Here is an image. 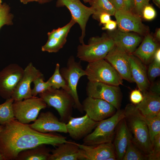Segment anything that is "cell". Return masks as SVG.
<instances>
[{
	"label": "cell",
	"mask_w": 160,
	"mask_h": 160,
	"mask_svg": "<svg viewBox=\"0 0 160 160\" xmlns=\"http://www.w3.org/2000/svg\"><path fill=\"white\" fill-rule=\"evenodd\" d=\"M66 137L50 133H42L16 119L4 126L0 135V151L4 160H15L21 151L42 145L55 147L66 142Z\"/></svg>",
	"instance_id": "obj_1"
},
{
	"label": "cell",
	"mask_w": 160,
	"mask_h": 160,
	"mask_svg": "<svg viewBox=\"0 0 160 160\" xmlns=\"http://www.w3.org/2000/svg\"><path fill=\"white\" fill-rule=\"evenodd\" d=\"M124 112V118L131 134L132 142L147 155L151 150L152 143L143 116L132 103L127 105Z\"/></svg>",
	"instance_id": "obj_2"
},
{
	"label": "cell",
	"mask_w": 160,
	"mask_h": 160,
	"mask_svg": "<svg viewBox=\"0 0 160 160\" xmlns=\"http://www.w3.org/2000/svg\"><path fill=\"white\" fill-rule=\"evenodd\" d=\"M124 117V110L119 109L112 116L98 121L94 130L83 139V144L95 145L112 143L116 127Z\"/></svg>",
	"instance_id": "obj_3"
},
{
	"label": "cell",
	"mask_w": 160,
	"mask_h": 160,
	"mask_svg": "<svg viewBox=\"0 0 160 160\" xmlns=\"http://www.w3.org/2000/svg\"><path fill=\"white\" fill-rule=\"evenodd\" d=\"M114 45L109 34L103 33L100 36L90 38L87 44L79 45L77 48V57L81 60L88 63L105 59Z\"/></svg>",
	"instance_id": "obj_4"
},
{
	"label": "cell",
	"mask_w": 160,
	"mask_h": 160,
	"mask_svg": "<svg viewBox=\"0 0 160 160\" xmlns=\"http://www.w3.org/2000/svg\"><path fill=\"white\" fill-rule=\"evenodd\" d=\"M47 106L54 108L57 111L60 120L66 123L72 116L74 101L71 95L62 89L52 88L39 94Z\"/></svg>",
	"instance_id": "obj_5"
},
{
	"label": "cell",
	"mask_w": 160,
	"mask_h": 160,
	"mask_svg": "<svg viewBox=\"0 0 160 160\" xmlns=\"http://www.w3.org/2000/svg\"><path fill=\"white\" fill-rule=\"evenodd\" d=\"M85 71L89 81L116 86L123 84V79L121 76L104 59L89 63Z\"/></svg>",
	"instance_id": "obj_6"
},
{
	"label": "cell",
	"mask_w": 160,
	"mask_h": 160,
	"mask_svg": "<svg viewBox=\"0 0 160 160\" xmlns=\"http://www.w3.org/2000/svg\"><path fill=\"white\" fill-rule=\"evenodd\" d=\"M60 71L69 89L70 94L73 99L74 107L80 112L83 113L82 105L79 100L77 90L79 79L86 75V72L82 68L81 62H76L73 56H71L68 60L66 67L62 68Z\"/></svg>",
	"instance_id": "obj_7"
},
{
	"label": "cell",
	"mask_w": 160,
	"mask_h": 160,
	"mask_svg": "<svg viewBox=\"0 0 160 160\" xmlns=\"http://www.w3.org/2000/svg\"><path fill=\"white\" fill-rule=\"evenodd\" d=\"M46 103L40 97H33L14 101L13 110L15 119L19 122L28 124L37 119L40 111L47 108Z\"/></svg>",
	"instance_id": "obj_8"
},
{
	"label": "cell",
	"mask_w": 160,
	"mask_h": 160,
	"mask_svg": "<svg viewBox=\"0 0 160 160\" xmlns=\"http://www.w3.org/2000/svg\"><path fill=\"white\" fill-rule=\"evenodd\" d=\"M56 6H65L69 10L71 19L79 24L81 30L79 42L81 44H84V39L86 35V26L89 17L94 13L93 8L86 6L80 0H57Z\"/></svg>",
	"instance_id": "obj_9"
},
{
	"label": "cell",
	"mask_w": 160,
	"mask_h": 160,
	"mask_svg": "<svg viewBox=\"0 0 160 160\" xmlns=\"http://www.w3.org/2000/svg\"><path fill=\"white\" fill-rule=\"evenodd\" d=\"M114 15L119 30L143 36L149 33V28L142 23L141 17L134 12L123 8L116 10Z\"/></svg>",
	"instance_id": "obj_10"
},
{
	"label": "cell",
	"mask_w": 160,
	"mask_h": 160,
	"mask_svg": "<svg viewBox=\"0 0 160 160\" xmlns=\"http://www.w3.org/2000/svg\"><path fill=\"white\" fill-rule=\"evenodd\" d=\"M87 96L104 100L120 109L121 94L119 86L99 82L89 81L86 87Z\"/></svg>",
	"instance_id": "obj_11"
},
{
	"label": "cell",
	"mask_w": 160,
	"mask_h": 160,
	"mask_svg": "<svg viewBox=\"0 0 160 160\" xmlns=\"http://www.w3.org/2000/svg\"><path fill=\"white\" fill-rule=\"evenodd\" d=\"M24 69L19 65L11 63L0 71V96L7 99L12 97L24 73Z\"/></svg>",
	"instance_id": "obj_12"
},
{
	"label": "cell",
	"mask_w": 160,
	"mask_h": 160,
	"mask_svg": "<svg viewBox=\"0 0 160 160\" xmlns=\"http://www.w3.org/2000/svg\"><path fill=\"white\" fill-rule=\"evenodd\" d=\"M82 105L86 114L97 122L112 116L116 110L112 105L104 100L88 96L84 100Z\"/></svg>",
	"instance_id": "obj_13"
},
{
	"label": "cell",
	"mask_w": 160,
	"mask_h": 160,
	"mask_svg": "<svg viewBox=\"0 0 160 160\" xmlns=\"http://www.w3.org/2000/svg\"><path fill=\"white\" fill-rule=\"evenodd\" d=\"M129 54L121 48L115 44L105 59L116 69L123 79L133 82L131 73Z\"/></svg>",
	"instance_id": "obj_14"
},
{
	"label": "cell",
	"mask_w": 160,
	"mask_h": 160,
	"mask_svg": "<svg viewBox=\"0 0 160 160\" xmlns=\"http://www.w3.org/2000/svg\"><path fill=\"white\" fill-rule=\"evenodd\" d=\"M43 76V74L31 62L24 69V73L12 96L14 101L33 97L31 94V83L36 78Z\"/></svg>",
	"instance_id": "obj_15"
},
{
	"label": "cell",
	"mask_w": 160,
	"mask_h": 160,
	"mask_svg": "<svg viewBox=\"0 0 160 160\" xmlns=\"http://www.w3.org/2000/svg\"><path fill=\"white\" fill-rule=\"evenodd\" d=\"M98 122L90 119L86 114L80 117L71 116L66 123L67 133L73 139H82L92 132Z\"/></svg>",
	"instance_id": "obj_16"
},
{
	"label": "cell",
	"mask_w": 160,
	"mask_h": 160,
	"mask_svg": "<svg viewBox=\"0 0 160 160\" xmlns=\"http://www.w3.org/2000/svg\"><path fill=\"white\" fill-rule=\"evenodd\" d=\"M81 150L82 160H117L114 147L112 143L95 145H87L78 144Z\"/></svg>",
	"instance_id": "obj_17"
},
{
	"label": "cell",
	"mask_w": 160,
	"mask_h": 160,
	"mask_svg": "<svg viewBox=\"0 0 160 160\" xmlns=\"http://www.w3.org/2000/svg\"><path fill=\"white\" fill-rule=\"evenodd\" d=\"M33 124H29L33 129L46 133L57 132L67 133L66 123L59 120L52 113L48 111L41 113Z\"/></svg>",
	"instance_id": "obj_18"
},
{
	"label": "cell",
	"mask_w": 160,
	"mask_h": 160,
	"mask_svg": "<svg viewBox=\"0 0 160 160\" xmlns=\"http://www.w3.org/2000/svg\"><path fill=\"white\" fill-rule=\"evenodd\" d=\"M129 59L134 82L143 94L148 91L150 86L145 64L132 54H129Z\"/></svg>",
	"instance_id": "obj_19"
},
{
	"label": "cell",
	"mask_w": 160,
	"mask_h": 160,
	"mask_svg": "<svg viewBox=\"0 0 160 160\" xmlns=\"http://www.w3.org/2000/svg\"><path fill=\"white\" fill-rule=\"evenodd\" d=\"M108 33L115 44L118 46L128 53L132 54L142 41L139 35L132 32H124L117 30Z\"/></svg>",
	"instance_id": "obj_20"
},
{
	"label": "cell",
	"mask_w": 160,
	"mask_h": 160,
	"mask_svg": "<svg viewBox=\"0 0 160 160\" xmlns=\"http://www.w3.org/2000/svg\"><path fill=\"white\" fill-rule=\"evenodd\" d=\"M51 150L49 160H82L81 150L78 143L67 141Z\"/></svg>",
	"instance_id": "obj_21"
},
{
	"label": "cell",
	"mask_w": 160,
	"mask_h": 160,
	"mask_svg": "<svg viewBox=\"0 0 160 160\" xmlns=\"http://www.w3.org/2000/svg\"><path fill=\"white\" fill-rule=\"evenodd\" d=\"M114 138L113 143L117 159L122 160L132 135L124 118L119 123Z\"/></svg>",
	"instance_id": "obj_22"
},
{
	"label": "cell",
	"mask_w": 160,
	"mask_h": 160,
	"mask_svg": "<svg viewBox=\"0 0 160 160\" xmlns=\"http://www.w3.org/2000/svg\"><path fill=\"white\" fill-rule=\"evenodd\" d=\"M143 99L135 106L145 117H153L160 113V95L147 91L143 94Z\"/></svg>",
	"instance_id": "obj_23"
},
{
	"label": "cell",
	"mask_w": 160,
	"mask_h": 160,
	"mask_svg": "<svg viewBox=\"0 0 160 160\" xmlns=\"http://www.w3.org/2000/svg\"><path fill=\"white\" fill-rule=\"evenodd\" d=\"M158 47L155 39L148 33L145 36L140 45L132 54L145 64L147 65L153 60L154 54Z\"/></svg>",
	"instance_id": "obj_24"
},
{
	"label": "cell",
	"mask_w": 160,
	"mask_h": 160,
	"mask_svg": "<svg viewBox=\"0 0 160 160\" xmlns=\"http://www.w3.org/2000/svg\"><path fill=\"white\" fill-rule=\"evenodd\" d=\"M51 150L42 144L24 150L17 154L15 160H49Z\"/></svg>",
	"instance_id": "obj_25"
},
{
	"label": "cell",
	"mask_w": 160,
	"mask_h": 160,
	"mask_svg": "<svg viewBox=\"0 0 160 160\" xmlns=\"http://www.w3.org/2000/svg\"><path fill=\"white\" fill-rule=\"evenodd\" d=\"M89 3L94 11L92 16L95 20H99L100 15L103 13L111 16L115 14L116 9L109 0H91Z\"/></svg>",
	"instance_id": "obj_26"
},
{
	"label": "cell",
	"mask_w": 160,
	"mask_h": 160,
	"mask_svg": "<svg viewBox=\"0 0 160 160\" xmlns=\"http://www.w3.org/2000/svg\"><path fill=\"white\" fill-rule=\"evenodd\" d=\"M14 100L12 98L6 99L3 103L0 104V124L4 125L15 119L13 104Z\"/></svg>",
	"instance_id": "obj_27"
},
{
	"label": "cell",
	"mask_w": 160,
	"mask_h": 160,
	"mask_svg": "<svg viewBox=\"0 0 160 160\" xmlns=\"http://www.w3.org/2000/svg\"><path fill=\"white\" fill-rule=\"evenodd\" d=\"M60 67L59 64L57 63L53 74L47 81L50 85L52 88L58 89L61 88L70 94L69 89L60 73Z\"/></svg>",
	"instance_id": "obj_28"
},
{
	"label": "cell",
	"mask_w": 160,
	"mask_h": 160,
	"mask_svg": "<svg viewBox=\"0 0 160 160\" xmlns=\"http://www.w3.org/2000/svg\"><path fill=\"white\" fill-rule=\"evenodd\" d=\"M146 155L140 151L132 142L129 141L122 160H146Z\"/></svg>",
	"instance_id": "obj_29"
},
{
	"label": "cell",
	"mask_w": 160,
	"mask_h": 160,
	"mask_svg": "<svg viewBox=\"0 0 160 160\" xmlns=\"http://www.w3.org/2000/svg\"><path fill=\"white\" fill-rule=\"evenodd\" d=\"M144 118L148 127L151 141L152 143L155 136L160 133V113L153 117H144Z\"/></svg>",
	"instance_id": "obj_30"
},
{
	"label": "cell",
	"mask_w": 160,
	"mask_h": 160,
	"mask_svg": "<svg viewBox=\"0 0 160 160\" xmlns=\"http://www.w3.org/2000/svg\"><path fill=\"white\" fill-rule=\"evenodd\" d=\"M66 39L48 38L46 43L41 47V50L42 51L49 53L57 52L63 47L65 44Z\"/></svg>",
	"instance_id": "obj_31"
},
{
	"label": "cell",
	"mask_w": 160,
	"mask_h": 160,
	"mask_svg": "<svg viewBox=\"0 0 160 160\" xmlns=\"http://www.w3.org/2000/svg\"><path fill=\"white\" fill-rule=\"evenodd\" d=\"M76 22L71 19L70 21L64 26L53 29L47 33L48 38H54L58 39L67 38L71 27L76 23Z\"/></svg>",
	"instance_id": "obj_32"
},
{
	"label": "cell",
	"mask_w": 160,
	"mask_h": 160,
	"mask_svg": "<svg viewBox=\"0 0 160 160\" xmlns=\"http://www.w3.org/2000/svg\"><path fill=\"white\" fill-rule=\"evenodd\" d=\"M13 18L9 6L6 3L2 4L0 10V29L5 25H12Z\"/></svg>",
	"instance_id": "obj_33"
},
{
	"label": "cell",
	"mask_w": 160,
	"mask_h": 160,
	"mask_svg": "<svg viewBox=\"0 0 160 160\" xmlns=\"http://www.w3.org/2000/svg\"><path fill=\"white\" fill-rule=\"evenodd\" d=\"M44 76L39 77L33 82L34 84V87L31 89L33 96L36 97L38 94L51 88V86L47 81H44Z\"/></svg>",
	"instance_id": "obj_34"
},
{
	"label": "cell",
	"mask_w": 160,
	"mask_h": 160,
	"mask_svg": "<svg viewBox=\"0 0 160 160\" xmlns=\"http://www.w3.org/2000/svg\"><path fill=\"white\" fill-rule=\"evenodd\" d=\"M147 156L148 160H160V133L154 137L151 150Z\"/></svg>",
	"instance_id": "obj_35"
},
{
	"label": "cell",
	"mask_w": 160,
	"mask_h": 160,
	"mask_svg": "<svg viewBox=\"0 0 160 160\" xmlns=\"http://www.w3.org/2000/svg\"><path fill=\"white\" fill-rule=\"evenodd\" d=\"M150 63L147 76L149 81L152 82L160 75V63L153 60Z\"/></svg>",
	"instance_id": "obj_36"
},
{
	"label": "cell",
	"mask_w": 160,
	"mask_h": 160,
	"mask_svg": "<svg viewBox=\"0 0 160 160\" xmlns=\"http://www.w3.org/2000/svg\"><path fill=\"white\" fill-rule=\"evenodd\" d=\"M156 16V11L151 5L149 4L144 8L142 12V17L144 19L151 20L153 19Z\"/></svg>",
	"instance_id": "obj_37"
},
{
	"label": "cell",
	"mask_w": 160,
	"mask_h": 160,
	"mask_svg": "<svg viewBox=\"0 0 160 160\" xmlns=\"http://www.w3.org/2000/svg\"><path fill=\"white\" fill-rule=\"evenodd\" d=\"M150 0H134V8L133 12L142 17L144 8L149 4Z\"/></svg>",
	"instance_id": "obj_38"
},
{
	"label": "cell",
	"mask_w": 160,
	"mask_h": 160,
	"mask_svg": "<svg viewBox=\"0 0 160 160\" xmlns=\"http://www.w3.org/2000/svg\"><path fill=\"white\" fill-rule=\"evenodd\" d=\"M143 99V94L139 89L133 90L130 94V100L133 104L137 105Z\"/></svg>",
	"instance_id": "obj_39"
},
{
	"label": "cell",
	"mask_w": 160,
	"mask_h": 160,
	"mask_svg": "<svg viewBox=\"0 0 160 160\" xmlns=\"http://www.w3.org/2000/svg\"><path fill=\"white\" fill-rule=\"evenodd\" d=\"M117 26V24L116 21L110 20L107 23L104 24L102 29L103 30H107L112 31L115 30Z\"/></svg>",
	"instance_id": "obj_40"
},
{
	"label": "cell",
	"mask_w": 160,
	"mask_h": 160,
	"mask_svg": "<svg viewBox=\"0 0 160 160\" xmlns=\"http://www.w3.org/2000/svg\"><path fill=\"white\" fill-rule=\"evenodd\" d=\"M148 89L149 91L153 93L160 95V83L158 81L153 83L150 86Z\"/></svg>",
	"instance_id": "obj_41"
},
{
	"label": "cell",
	"mask_w": 160,
	"mask_h": 160,
	"mask_svg": "<svg viewBox=\"0 0 160 160\" xmlns=\"http://www.w3.org/2000/svg\"><path fill=\"white\" fill-rule=\"evenodd\" d=\"M111 15L106 12L101 14L99 16V20L100 23L104 24L111 20Z\"/></svg>",
	"instance_id": "obj_42"
},
{
	"label": "cell",
	"mask_w": 160,
	"mask_h": 160,
	"mask_svg": "<svg viewBox=\"0 0 160 160\" xmlns=\"http://www.w3.org/2000/svg\"><path fill=\"white\" fill-rule=\"evenodd\" d=\"M124 8L126 10L133 11L134 8V0H123Z\"/></svg>",
	"instance_id": "obj_43"
},
{
	"label": "cell",
	"mask_w": 160,
	"mask_h": 160,
	"mask_svg": "<svg viewBox=\"0 0 160 160\" xmlns=\"http://www.w3.org/2000/svg\"><path fill=\"white\" fill-rule=\"evenodd\" d=\"M113 5L116 10L124 8L123 0H109Z\"/></svg>",
	"instance_id": "obj_44"
},
{
	"label": "cell",
	"mask_w": 160,
	"mask_h": 160,
	"mask_svg": "<svg viewBox=\"0 0 160 160\" xmlns=\"http://www.w3.org/2000/svg\"><path fill=\"white\" fill-rule=\"evenodd\" d=\"M153 60L160 63V49L159 47L156 51L153 56Z\"/></svg>",
	"instance_id": "obj_45"
},
{
	"label": "cell",
	"mask_w": 160,
	"mask_h": 160,
	"mask_svg": "<svg viewBox=\"0 0 160 160\" xmlns=\"http://www.w3.org/2000/svg\"><path fill=\"white\" fill-rule=\"evenodd\" d=\"M155 39L156 40L159 41L160 40V29L158 28L156 31L155 34Z\"/></svg>",
	"instance_id": "obj_46"
},
{
	"label": "cell",
	"mask_w": 160,
	"mask_h": 160,
	"mask_svg": "<svg viewBox=\"0 0 160 160\" xmlns=\"http://www.w3.org/2000/svg\"><path fill=\"white\" fill-rule=\"evenodd\" d=\"M20 1L24 4H26L28 2L32 1H36L40 3L41 0H20Z\"/></svg>",
	"instance_id": "obj_47"
},
{
	"label": "cell",
	"mask_w": 160,
	"mask_h": 160,
	"mask_svg": "<svg viewBox=\"0 0 160 160\" xmlns=\"http://www.w3.org/2000/svg\"><path fill=\"white\" fill-rule=\"evenodd\" d=\"M154 4L159 8H160V0H152Z\"/></svg>",
	"instance_id": "obj_48"
},
{
	"label": "cell",
	"mask_w": 160,
	"mask_h": 160,
	"mask_svg": "<svg viewBox=\"0 0 160 160\" xmlns=\"http://www.w3.org/2000/svg\"><path fill=\"white\" fill-rule=\"evenodd\" d=\"M52 0H41L40 4H44L49 2L52 1Z\"/></svg>",
	"instance_id": "obj_49"
},
{
	"label": "cell",
	"mask_w": 160,
	"mask_h": 160,
	"mask_svg": "<svg viewBox=\"0 0 160 160\" xmlns=\"http://www.w3.org/2000/svg\"><path fill=\"white\" fill-rule=\"evenodd\" d=\"M0 160H4V159L2 153L0 151Z\"/></svg>",
	"instance_id": "obj_50"
},
{
	"label": "cell",
	"mask_w": 160,
	"mask_h": 160,
	"mask_svg": "<svg viewBox=\"0 0 160 160\" xmlns=\"http://www.w3.org/2000/svg\"><path fill=\"white\" fill-rule=\"evenodd\" d=\"M4 126L0 124V135L3 128Z\"/></svg>",
	"instance_id": "obj_51"
},
{
	"label": "cell",
	"mask_w": 160,
	"mask_h": 160,
	"mask_svg": "<svg viewBox=\"0 0 160 160\" xmlns=\"http://www.w3.org/2000/svg\"><path fill=\"white\" fill-rule=\"evenodd\" d=\"M83 1L85 3H89V2L91 1V0H83Z\"/></svg>",
	"instance_id": "obj_52"
},
{
	"label": "cell",
	"mask_w": 160,
	"mask_h": 160,
	"mask_svg": "<svg viewBox=\"0 0 160 160\" xmlns=\"http://www.w3.org/2000/svg\"><path fill=\"white\" fill-rule=\"evenodd\" d=\"M2 0H0V10L2 4Z\"/></svg>",
	"instance_id": "obj_53"
}]
</instances>
